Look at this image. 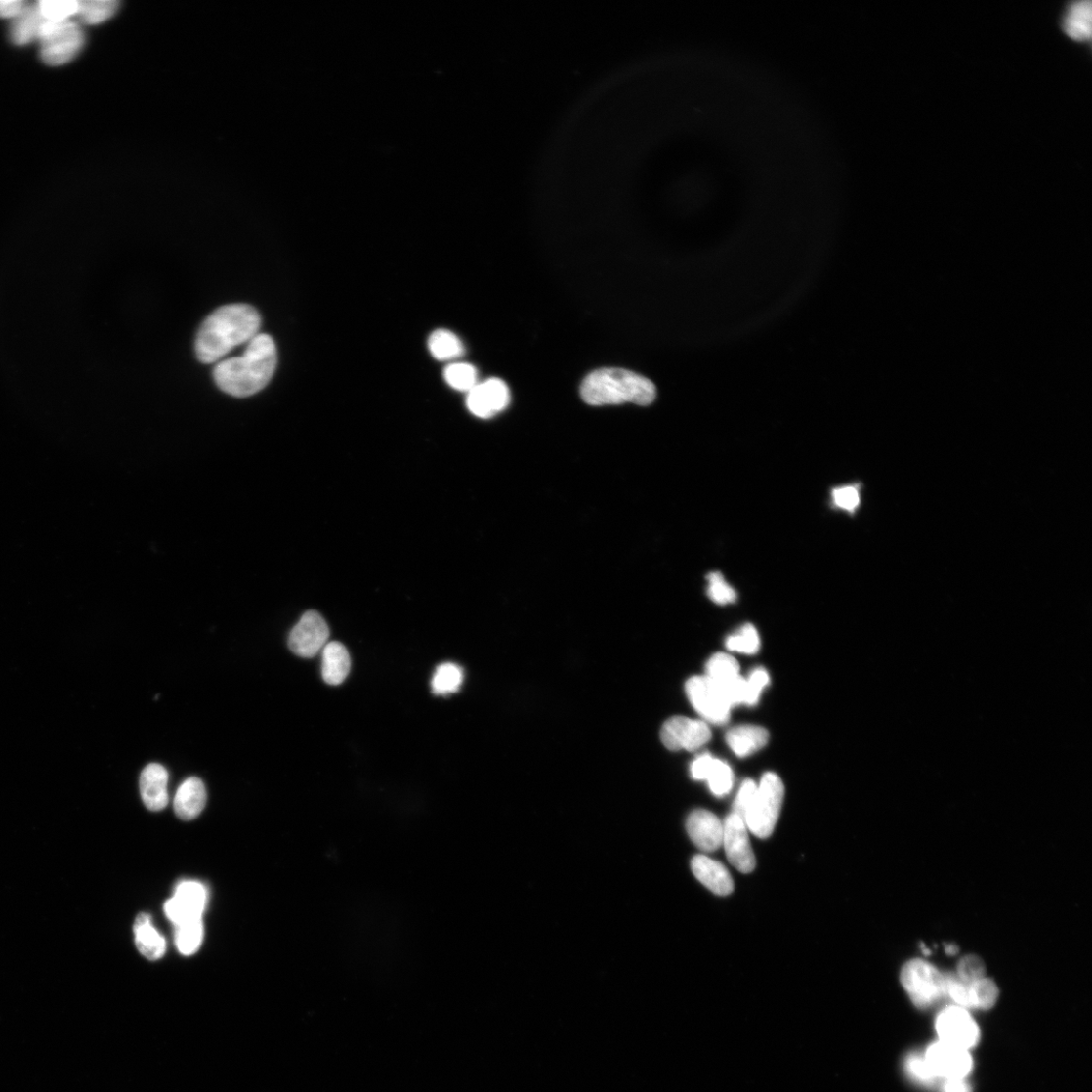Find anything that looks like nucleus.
<instances>
[{"mask_svg":"<svg viewBox=\"0 0 1092 1092\" xmlns=\"http://www.w3.org/2000/svg\"><path fill=\"white\" fill-rule=\"evenodd\" d=\"M261 326L260 313L249 305L233 304L217 309L196 335L198 360L206 364L219 361L239 345L260 334Z\"/></svg>","mask_w":1092,"mask_h":1092,"instance_id":"1","label":"nucleus"},{"mask_svg":"<svg viewBox=\"0 0 1092 1092\" xmlns=\"http://www.w3.org/2000/svg\"><path fill=\"white\" fill-rule=\"evenodd\" d=\"M277 365V350L268 334H258L247 343L243 355L219 362L214 380L226 394L250 397L264 390L272 381Z\"/></svg>","mask_w":1092,"mask_h":1092,"instance_id":"2","label":"nucleus"},{"mask_svg":"<svg viewBox=\"0 0 1092 1092\" xmlns=\"http://www.w3.org/2000/svg\"><path fill=\"white\" fill-rule=\"evenodd\" d=\"M582 399L591 406L634 403L648 406L656 396L655 386L638 373L623 368H601L590 373L581 387Z\"/></svg>","mask_w":1092,"mask_h":1092,"instance_id":"3","label":"nucleus"},{"mask_svg":"<svg viewBox=\"0 0 1092 1092\" xmlns=\"http://www.w3.org/2000/svg\"><path fill=\"white\" fill-rule=\"evenodd\" d=\"M785 789L777 774H764L751 806L744 817V823L760 839L769 838L777 824Z\"/></svg>","mask_w":1092,"mask_h":1092,"instance_id":"4","label":"nucleus"},{"mask_svg":"<svg viewBox=\"0 0 1092 1092\" xmlns=\"http://www.w3.org/2000/svg\"><path fill=\"white\" fill-rule=\"evenodd\" d=\"M38 41L42 61L50 66L72 62L84 45V33L73 20L44 21Z\"/></svg>","mask_w":1092,"mask_h":1092,"instance_id":"5","label":"nucleus"},{"mask_svg":"<svg viewBox=\"0 0 1092 1092\" xmlns=\"http://www.w3.org/2000/svg\"><path fill=\"white\" fill-rule=\"evenodd\" d=\"M901 982L919 1009L930 1008L945 996V974L923 960L907 962L902 969Z\"/></svg>","mask_w":1092,"mask_h":1092,"instance_id":"6","label":"nucleus"},{"mask_svg":"<svg viewBox=\"0 0 1092 1092\" xmlns=\"http://www.w3.org/2000/svg\"><path fill=\"white\" fill-rule=\"evenodd\" d=\"M686 693L695 710L709 723L724 725L729 722L731 704L710 678L695 676L686 683Z\"/></svg>","mask_w":1092,"mask_h":1092,"instance_id":"7","label":"nucleus"},{"mask_svg":"<svg viewBox=\"0 0 1092 1092\" xmlns=\"http://www.w3.org/2000/svg\"><path fill=\"white\" fill-rule=\"evenodd\" d=\"M936 1029L940 1041L964 1050L975 1047L980 1042L979 1026L963 1008L949 1007L943 1010L936 1020Z\"/></svg>","mask_w":1092,"mask_h":1092,"instance_id":"8","label":"nucleus"},{"mask_svg":"<svg viewBox=\"0 0 1092 1092\" xmlns=\"http://www.w3.org/2000/svg\"><path fill=\"white\" fill-rule=\"evenodd\" d=\"M711 735L705 722L684 716L670 718L660 731V739L670 751H697L711 739Z\"/></svg>","mask_w":1092,"mask_h":1092,"instance_id":"9","label":"nucleus"},{"mask_svg":"<svg viewBox=\"0 0 1092 1092\" xmlns=\"http://www.w3.org/2000/svg\"><path fill=\"white\" fill-rule=\"evenodd\" d=\"M208 902V891L204 884L197 881H183L175 896L164 905L169 921L175 926L192 919L202 918Z\"/></svg>","mask_w":1092,"mask_h":1092,"instance_id":"10","label":"nucleus"},{"mask_svg":"<svg viewBox=\"0 0 1092 1092\" xmlns=\"http://www.w3.org/2000/svg\"><path fill=\"white\" fill-rule=\"evenodd\" d=\"M949 996L963 1009L989 1010L999 995L993 981L984 979L963 982L954 974H945V996Z\"/></svg>","mask_w":1092,"mask_h":1092,"instance_id":"11","label":"nucleus"},{"mask_svg":"<svg viewBox=\"0 0 1092 1092\" xmlns=\"http://www.w3.org/2000/svg\"><path fill=\"white\" fill-rule=\"evenodd\" d=\"M329 636L324 618L318 612L308 611L291 631L289 648L301 657H313L324 649Z\"/></svg>","mask_w":1092,"mask_h":1092,"instance_id":"12","label":"nucleus"},{"mask_svg":"<svg viewBox=\"0 0 1092 1092\" xmlns=\"http://www.w3.org/2000/svg\"><path fill=\"white\" fill-rule=\"evenodd\" d=\"M730 863L743 874H749L756 867V858L748 835V827L736 815L731 814L724 823V839Z\"/></svg>","mask_w":1092,"mask_h":1092,"instance_id":"13","label":"nucleus"},{"mask_svg":"<svg viewBox=\"0 0 1092 1092\" xmlns=\"http://www.w3.org/2000/svg\"><path fill=\"white\" fill-rule=\"evenodd\" d=\"M925 1058L936 1077L964 1079L973 1068L972 1057L967 1050L941 1041L929 1047Z\"/></svg>","mask_w":1092,"mask_h":1092,"instance_id":"14","label":"nucleus"},{"mask_svg":"<svg viewBox=\"0 0 1092 1092\" xmlns=\"http://www.w3.org/2000/svg\"><path fill=\"white\" fill-rule=\"evenodd\" d=\"M510 391L506 383L493 378L479 383L468 393L467 406L475 416L488 419L505 410L510 403Z\"/></svg>","mask_w":1092,"mask_h":1092,"instance_id":"15","label":"nucleus"},{"mask_svg":"<svg viewBox=\"0 0 1092 1092\" xmlns=\"http://www.w3.org/2000/svg\"><path fill=\"white\" fill-rule=\"evenodd\" d=\"M688 835L704 852H714L723 846L724 823L714 814L697 810L689 816L686 823Z\"/></svg>","mask_w":1092,"mask_h":1092,"instance_id":"16","label":"nucleus"},{"mask_svg":"<svg viewBox=\"0 0 1092 1092\" xmlns=\"http://www.w3.org/2000/svg\"><path fill=\"white\" fill-rule=\"evenodd\" d=\"M692 775L695 780H706L711 792L723 797L733 788L734 775L731 767L708 754L698 757L692 765Z\"/></svg>","mask_w":1092,"mask_h":1092,"instance_id":"17","label":"nucleus"},{"mask_svg":"<svg viewBox=\"0 0 1092 1092\" xmlns=\"http://www.w3.org/2000/svg\"><path fill=\"white\" fill-rule=\"evenodd\" d=\"M1092 7L1090 0H1073L1063 9L1059 25L1071 40L1080 44L1091 41Z\"/></svg>","mask_w":1092,"mask_h":1092,"instance_id":"18","label":"nucleus"},{"mask_svg":"<svg viewBox=\"0 0 1092 1092\" xmlns=\"http://www.w3.org/2000/svg\"><path fill=\"white\" fill-rule=\"evenodd\" d=\"M169 775L160 764H150L144 768L140 777L141 797L146 807L159 812L167 807Z\"/></svg>","mask_w":1092,"mask_h":1092,"instance_id":"19","label":"nucleus"},{"mask_svg":"<svg viewBox=\"0 0 1092 1092\" xmlns=\"http://www.w3.org/2000/svg\"><path fill=\"white\" fill-rule=\"evenodd\" d=\"M692 869L695 877L713 894L726 897L733 893L734 880L720 861L704 855H696L692 861Z\"/></svg>","mask_w":1092,"mask_h":1092,"instance_id":"20","label":"nucleus"},{"mask_svg":"<svg viewBox=\"0 0 1092 1092\" xmlns=\"http://www.w3.org/2000/svg\"><path fill=\"white\" fill-rule=\"evenodd\" d=\"M207 790L202 780L189 777L179 788L175 798V812L186 821L196 819L204 811Z\"/></svg>","mask_w":1092,"mask_h":1092,"instance_id":"21","label":"nucleus"},{"mask_svg":"<svg viewBox=\"0 0 1092 1092\" xmlns=\"http://www.w3.org/2000/svg\"><path fill=\"white\" fill-rule=\"evenodd\" d=\"M726 739L737 757L745 758L764 748L769 740V733L759 726L741 725L731 729Z\"/></svg>","mask_w":1092,"mask_h":1092,"instance_id":"22","label":"nucleus"},{"mask_svg":"<svg viewBox=\"0 0 1092 1092\" xmlns=\"http://www.w3.org/2000/svg\"><path fill=\"white\" fill-rule=\"evenodd\" d=\"M137 949L148 960L161 959L166 952L165 939L152 926L151 917L147 913L137 916L134 924Z\"/></svg>","mask_w":1092,"mask_h":1092,"instance_id":"23","label":"nucleus"},{"mask_svg":"<svg viewBox=\"0 0 1092 1092\" xmlns=\"http://www.w3.org/2000/svg\"><path fill=\"white\" fill-rule=\"evenodd\" d=\"M322 676L324 681L332 686L340 685L348 678L351 671V656L342 644L332 642L323 650Z\"/></svg>","mask_w":1092,"mask_h":1092,"instance_id":"24","label":"nucleus"},{"mask_svg":"<svg viewBox=\"0 0 1092 1092\" xmlns=\"http://www.w3.org/2000/svg\"><path fill=\"white\" fill-rule=\"evenodd\" d=\"M44 19L35 5H28L15 19L10 27L11 40L19 46L38 40Z\"/></svg>","mask_w":1092,"mask_h":1092,"instance_id":"25","label":"nucleus"},{"mask_svg":"<svg viewBox=\"0 0 1092 1092\" xmlns=\"http://www.w3.org/2000/svg\"><path fill=\"white\" fill-rule=\"evenodd\" d=\"M428 348L435 358L441 361L453 360L465 354V347L461 339L453 332L440 329L430 335Z\"/></svg>","mask_w":1092,"mask_h":1092,"instance_id":"26","label":"nucleus"},{"mask_svg":"<svg viewBox=\"0 0 1092 1092\" xmlns=\"http://www.w3.org/2000/svg\"><path fill=\"white\" fill-rule=\"evenodd\" d=\"M204 939L202 918L192 919L176 926V945L181 954L190 956L197 952Z\"/></svg>","mask_w":1092,"mask_h":1092,"instance_id":"27","label":"nucleus"},{"mask_svg":"<svg viewBox=\"0 0 1092 1092\" xmlns=\"http://www.w3.org/2000/svg\"><path fill=\"white\" fill-rule=\"evenodd\" d=\"M463 681V669L455 664L445 663L438 667L433 681H431V687H433L434 694L447 696L457 693Z\"/></svg>","mask_w":1092,"mask_h":1092,"instance_id":"28","label":"nucleus"},{"mask_svg":"<svg viewBox=\"0 0 1092 1092\" xmlns=\"http://www.w3.org/2000/svg\"><path fill=\"white\" fill-rule=\"evenodd\" d=\"M119 6L116 0H82L77 15L86 24H99L116 14Z\"/></svg>","mask_w":1092,"mask_h":1092,"instance_id":"29","label":"nucleus"},{"mask_svg":"<svg viewBox=\"0 0 1092 1092\" xmlns=\"http://www.w3.org/2000/svg\"><path fill=\"white\" fill-rule=\"evenodd\" d=\"M739 675L737 660L727 653H716L706 665V676L718 685L725 684Z\"/></svg>","mask_w":1092,"mask_h":1092,"instance_id":"30","label":"nucleus"},{"mask_svg":"<svg viewBox=\"0 0 1092 1092\" xmlns=\"http://www.w3.org/2000/svg\"><path fill=\"white\" fill-rule=\"evenodd\" d=\"M446 383L454 390L469 393L478 384V371L469 363H452L444 370Z\"/></svg>","mask_w":1092,"mask_h":1092,"instance_id":"31","label":"nucleus"},{"mask_svg":"<svg viewBox=\"0 0 1092 1092\" xmlns=\"http://www.w3.org/2000/svg\"><path fill=\"white\" fill-rule=\"evenodd\" d=\"M44 21H65L77 15L79 2L75 0H41L36 4Z\"/></svg>","mask_w":1092,"mask_h":1092,"instance_id":"32","label":"nucleus"},{"mask_svg":"<svg viewBox=\"0 0 1092 1092\" xmlns=\"http://www.w3.org/2000/svg\"><path fill=\"white\" fill-rule=\"evenodd\" d=\"M726 645L730 651L755 654L760 650L758 631L754 625L745 624L737 631V634L728 638Z\"/></svg>","mask_w":1092,"mask_h":1092,"instance_id":"33","label":"nucleus"},{"mask_svg":"<svg viewBox=\"0 0 1092 1092\" xmlns=\"http://www.w3.org/2000/svg\"><path fill=\"white\" fill-rule=\"evenodd\" d=\"M708 597L718 606L732 605L737 599L735 590L730 586L720 571H713L708 574Z\"/></svg>","mask_w":1092,"mask_h":1092,"instance_id":"34","label":"nucleus"},{"mask_svg":"<svg viewBox=\"0 0 1092 1092\" xmlns=\"http://www.w3.org/2000/svg\"><path fill=\"white\" fill-rule=\"evenodd\" d=\"M905 1071L907 1075L919 1084L930 1085L937 1078L926 1058L917 1054H911L905 1059Z\"/></svg>","mask_w":1092,"mask_h":1092,"instance_id":"35","label":"nucleus"},{"mask_svg":"<svg viewBox=\"0 0 1092 1092\" xmlns=\"http://www.w3.org/2000/svg\"><path fill=\"white\" fill-rule=\"evenodd\" d=\"M746 680V702L745 705L754 706L759 702L761 693L765 687L770 683V677L767 671L763 668H757L751 672Z\"/></svg>","mask_w":1092,"mask_h":1092,"instance_id":"36","label":"nucleus"},{"mask_svg":"<svg viewBox=\"0 0 1092 1092\" xmlns=\"http://www.w3.org/2000/svg\"><path fill=\"white\" fill-rule=\"evenodd\" d=\"M832 502L839 509L854 513L860 506L861 497L859 486L846 485L837 487L832 491Z\"/></svg>","mask_w":1092,"mask_h":1092,"instance_id":"37","label":"nucleus"},{"mask_svg":"<svg viewBox=\"0 0 1092 1092\" xmlns=\"http://www.w3.org/2000/svg\"><path fill=\"white\" fill-rule=\"evenodd\" d=\"M957 971L955 975L960 981L974 982L984 979L986 966L980 957L968 955L960 960Z\"/></svg>","mask_w":1092,"mask_h":1092,"instance_id":"38","label":"nucleus"},{"mask_svg":"<svg viewBox=\"0 0 1092 1092\" xmlns=\"http://www.w3.org/2000/svg\"><path fill=\"white\" fill-rule=\"evenodd\" d=\"M758 785L751 779L745 780L734 802L733 814L738 816L743 821L746 812L757 792Z\"/></svg>","mask_w":1092,"mask_h":1092,"instance_id":"39","label":"nucleus"},{"mask_svg":"<svg viewBox=\"0 0 1092 1092\" xmlns=\"http://www.w3.org/2000/svg\"><path fill=\"white\" fill-rule=\"evenodd\" d=\"M26 6L22 0H0V18L15 19Z\"/></svg>","mask_w":1092,"mask_h":1092,"instance_id":"40","label":"nucleus"},{"mask_svg":"<svg viewBox=\"0 0 1092 1092\" xmlns=\"http://www.w3.org/2000/svg\"><path fill=\"white\" fill-rule=\"evenodd\" d=\"M943 1092H971V1088L964 1079H946Z\"/></svg>","mask_w":1092,"mask_h":1092,"instance_id":"41","label":"nucleus"},{"mask_svg":"<svg viewBox=\"0 0 1092 1092\" xmlns=\"http://www.w3.org/2000/svg\"><path fill=\"white\" fill-rule=\"evenodd\" d=\"M945 951L947 955L952 956V955H956L958 953L959 949H958V946L955 945H946L945 946Z\"/></svg>","mask_w":1092,"mask_h":1092,"instance_id":"42","label":"nucleus"}]
</instances>
